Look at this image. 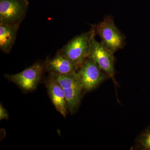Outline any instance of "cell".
Instances as JSON below:
<instances>
[{
	"label": "cell",
	"instance_id": "obj_1",
	"mask_svg": "<svg viewBox=\"0 0 150 150\" xmlns=\"http://www.w3.org/2000/svg\"><path fill=\"white\" fill-rule=\"evenodd\" d=\"M95 33L93 26L88 32L73 38L59 50V52L69 59L78 69L88 58L92 36Z\"/></svg>",
	"mask_w": 150,
	"mask_h": 150
},
{
	"label": "cell",
	"instance_id": "obj_2",
	"mask_svg": "<svg viewBox=\"0 0 150 150\" xmlns=\"http://www.w3.org/2000/svg\"><path fill=\"white\" fill-rule=\"evenodd\" d=\"M91 25L100 37L101 43L112 53L115 54L125 46L126 37L115 25L112 16H107L102 21Z\"/></svg>",
	"mask_w": 150,
	"mask_h": 150
},
{
	"label": "cell",
	"instance_id": "obj_3",
	"mask_svg": "<svg viewBox=\"0 0 150 150\" xmlns=\"http://www.w3.org/2000/svg\"><path fill=\"white\" fill-rule=\"evenodd\" d=\"M76 72L64 75L49 73V76L56 80L64 89L68 112L71 115L76 112L79 108L84 92Z\"/></svg>",
	"mask_w": 150,
	"mask_h": 150
},
{
	"label": "cell",
	"instance_id": "obj_4",
	"mask_svg": "<svg viewBox=\"0 0 150 150\" xmlns=\"http://www.w3.org/2000/svg\"><path fill=\"white\" fill-rule=\"evenodd\" d=\"M96 32L92 36L88 58L96 64L116 83L115 79V58L114 53L96 39Z\"/></svg>",
	"mask_w": 150,
	"mask_h": 150
},
{
	"label": "cell",
	"instance_id": "obj_5",
	"mask_svg": "<svg viewBox=\"0 0 150 150\" xmlns=\"http://www.w3.org/2000/svg\"><path fill=\"white\" fill-rule=\"evenodd\" d=\"M44 71V63L38 62L21 72L15 74H5V77L23 91L30 92L37 88Z\"/></svg>",
	"mask_w": 150,
	"mask_h": 150
},
{
	"label": "cell",
	"instance_id": "obj_6",
	"mask_svg": "<svg viewBox=\"0 0 150 150\" xmlns=\"http://www.w3.org/2000/svg\"><path fill=\"white\" fill-rule=\"evenodd\" d=\"M76 74L84 92L95 89L108 78L90 58H88L84 62L77 71Z\"/></svg>",
	"mask_w": 150,
	"mask_h": 150
},
{
	"label": "cell",
	"instance_id": "obj_7",
	"mask_svg": "<svg viewBox=\"0 0 150 150\" xmlns=\"http://www.w3.org/2000/svg\"><path fill=\"white\" fill-rule=\"evenodd\" d=\"M28 6L27 0H0V24L21 23Z\"/></svg>",
	"mask_w": 150,
	"mask_h": 150
},
{
	"label": "cell",
	"instance_id": "obj_8",
	"mask_svg": "<svg viewBox=\"0 0 150 150\" xmlns=\"http://www.w3.org/2000/svg\"><path fill=\"white\" fill-rule=\"evenodd\" d=\"M44 65L46 71L58 74H73L79 69L69 59L59 51L54 57L47 58L44 62Z\"/></svg>",
	"mask_w": 150,
	"mask_h": 150
},
{
	"label": "cell",
	"instance_id": "obj_9",
	"mask_svg": "<svg viewBox=\"0 0 150 150\" xmlns=\"http://www.w3.org/2000/svg\"><path fill=\"white\" fill-rule=\"evenodd\" d=\"M45 83L48 96L56 110L66 118L68 110L64 89L49 76Z\"/></svg>",
	"mask_w": 150,
	"mask_h": 150
},
{
	"label": "cell",
	"instance_id": "obj_10",
	"mask_svg": "<svg viewBox=\"0 0 150 150\" xmlns=\"http://www.w3.org/2000/svg\"><path fill=\"white\" fill-rule=\"evenodd\" d=\"M21 23L0 24V48L6 54L10 52L16 40Z\"/></svg>",
	"mask_w": 150,
	"mask_h": 150
},
{
	"label": "cell",
	"instance_id": "obj_11",
	"mask_svg": "<svg viewBox=\"0 0 150 150\" xmlns=\"http://www.w3.org/2000/svg\"><path fill=\"white\" fill-rule=\"evenodd\" d=\"M135 146L137 149L150 150V124L139 135Z\"/></svg>",
	"mask_w": 150,
	"mask_h": 150
},
{
	"label": "cell",
	"instance_id": "obj_12",
	"mask_svg": "<svg viewBox=\"0 0 150 150\" xmlns=\"http://www.w3.org/2000/svg\"><path fill=\"white\" fill-rule=\"evenodd\" d=\"M8 112L1 103L0 105V120L1 121L3 119H8Z\"/></svg>",
	"mask_w": 150,
	"mask_h": 150
}]
</instances>
